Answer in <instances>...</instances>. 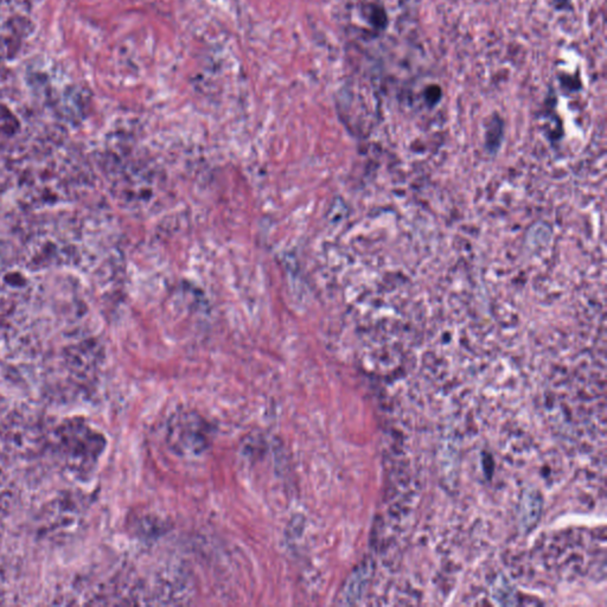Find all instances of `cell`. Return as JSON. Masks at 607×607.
<instances>
[{
	"mask_svg": "<svg viewBox=\"0 0 607 607\" xmlns=\"http://www.w3.org/2000/svg\"><path fill=\"white\" fill-rule=\"evenodd\" d=\"M542 513V498L536 490L526 491L522 497L520 508V524L524 531H530L538 526Z\"/></svg>",
	"mask_w": 607,
	"mask_h": 607,
	"instance_id": "cell-3",
	"label": "cell"
},
{
	"mask_svg": "<svg viewBox=\"0 0 607 607\" xmlns=\"http://www.w3.org/2000/svg\"><path fill=\"white\" fill-rule=\"evenodd\" d=\"M371 568L369 563H363L362 566L354 570V573L350 575V578L348 579L345 586L343 588L342 592V603L347 605H352L359 601L364 592L367 591L369 580L371 578Z\"/></svg>",
	"mask_w": 607,
	"mask_h": 607,
	"instance_id": "cell-2",
	"label": "cell"
},
{
	"mask_svg": "<svg viewBox=\"0 0 607 607\" xmlns=\"http://www.w3.org/2000/svg\"><path fill=\"white\" fill-rule=\"evenodd\" d=\"M493 599L499 605H513L515 604V592L506 579H498L493 587Z\"/></svg>",
	"mask_w": 607,
	"mask_h": 607,
	"instance_id": "cell-4",
	"label": "cell"
},
{
	"mask_svg": "<svg viewBox=\"0 0 607 607\" xmlns=\"http://www.w3.org/2000/svg\"><path fill=\"white\" fill-rule=\"evenodd\" d=\"M176 421L187 431V433L172 425L170 427L172 445L177 447H185V451L189 450L191 452H196L197 447L203 450V446L205 445V436H207L203 421L195 416H189L177 418Z\"/></svg>",
	"mask_w": 607,
	"mask_h": 607,
	"instance_id": "cell-1",
	"label": "cell"
}]
</instances>
